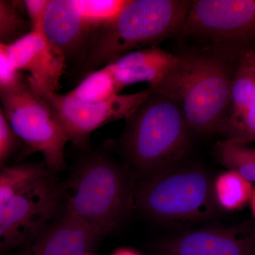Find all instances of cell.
<instances>
[{"label":"cell","mask_w":255,"mask_h":255,"mask_svg":"<svg viewBox=\"0 0 255 255\" xmlns=\"http://www.w3.org/2000/svg\"><path fill=\"white\" fill-rule=\"evenodd\" d=\"M135 178L107 152L84 156L60 182L63 211L101 238L119 231L134 207Z\"/></svg>","instance_id":"1"},{"label":"cell","mask_w":255,"mask_h":255,"mask_svg":"<svg viewBox=\"0 0 255 255\" xmlns=\"http://www.w3.org/2000/svg\"><path fill=\"white\" fill-rule=\"evenodd\" d=\"M126 122L119 150L138 182L187 162L193 133L172 99L152 90Z\"/></svg>","instance_id":"2"},{"label":"cell","mask_w":255,"mask_h":255,"mask_svg":"<svg viewBox=\"0 0 255 255\" xmlns=\"http://www.w3.org/2000/svg\"><path fill=\"white\" fill-rule=\"evenodd\" d=\"M179 55L172 73L150 90L177 103L192 133L219 134L236 71L232 57L221 50Z\"/></svg>","instance_id":"3"},{"label":"cell","mask_w":255,"mask_h":255,"mask_svg":"<svg viewBox=\"0 0 255 255\" xmlns=\"http://www.w3.org/2000/svg\"><path fill=\"white\" fill-rule=\"evenodd\" d=\"M191 3L187 0H128L117 17L95 33L80 64L82 75L130 52L180 34Z\"/></svg>","instance_id":"4"},{"label":"cell","mask_w":255,"mask_h":255,"mask_svg":"<svg viewBox=\"0 0 255 255\" xmlns=\"http://www.w3.org/2000/svg\"><path fill=\"white\" fill-rule=\"evenodd\" d=\"M214 179L202 167L184 162L155 177L140 181L134 207L159 224L188 226L214 218Z\"/></svg>","instance_id":"5"},{"label":"cell","mask_w":255,"mask_h":255,"mask_svg":"<svg viewBox=\"0 0 255 255\" xmlns=\"http://www.w3.org/2000/svg\"><path fill=\"white\" fill-rule=\"evenodd\" d=\"M0 99L13 132L41 154L50 172L57 175L63 172L66 167L68 137L50 107L33 92L27 80L23 81L18 77L9 85H1Z\"/></svg>","instance_id":"6"},{"label":"cell","mask_w":255,"mask_h":255,"mask_svg":"<svg viewBox=\"0 0 255 255\" xmlns=\"http://www.w3.org/2000/svg\"><path fill=\"white\" fill-rule=\"evenodd\" d=\"M63 211L60 182L47 170L0 204V253L21 246Z\"/></svg>","instance_id":"7"},{"label":"cell","mask_w":255,"mask_h":255,"mask_svg":"<svg viewBox=\"0 0 255 255\" xmlns=\"http://www.w3.org/2000/svg\"><path fill=\"white\" fill-rule=\"evenodd\" d=\"M180 34L220 48L255 43V0H194Z\"/></svg>","instance_id":"8"},{"label":"cell","mask_w":255,"mask_h":255,"mask_svg":"<svg viewBox=\"0 0 255 255\" xmlns=\"http://www.w3.org/2000/svg\"><path fill=\"white\" fill-rule=\"evenodd\" d=\"M33 92L50 107L69 142L83 148L88 145L92 132L111 122L126 120L152 93L149 88L135 93L119 94L105 102L85 103L74 100L66 94Z\"/></svg>","instance_id":"9"},{"label":"cell","mask_w":255,"mask_h":255,"mask_svg":"<svg viewBox=\"0 0 255 255\" xmlns=\"http://www.w3.org/2000/svg\"><path fill=\"white\" fill-rule=\"evenodd\" d=\"M159 255H255V226L251 223L186 231L157 243Z\"/></svg>","instance_id":"10"},{"label":"cell","mask_w":255,"mask_h":255,"mask_svg":"<svg viewBox=\"0 0 255 255\" xmlns=\"http://www.w3.org/2000/svg\"><path fill=\"white\" fill-rule=\"evenodd\" d=\"M15 71L29 73L27 81L33 91L58 92L68 62L65 55L42 31L31 30L7 46Z\"/></svg>","instance_id":"11"},{"label":"cell","mask_w":255,"mask_h":255,"mask_svg":"<svg viewBox=\"0 0 255 255\" xmlns=\"http://www.w3.org/2000/svg\"><path fill=\"white\" fill-rule=\"evenodd\" d=\"M100 29L78 11L73 0H49L42 31L67 62L82 63Z\"/></svg>","instance_id":"12"},{"label":"cell","mask_w":255,"mask_h":255,"mask_svg":"<svg viewBox=\"0 0 255 255\" xmlns=\"http://www.w3.org/2000/svg\"><path fill=\"white\" fill-rule=\"evenodd\" d=\"M101 238L63 211L22 245L21 255H87Z\"/></svg>","instance_id":"13"},{"label":"cell","mask_w":255,"mask_h":255,"mask_svg":"<svg viewBox=\"0 0 255 255\" xmlns=\"http://www.w3.org/2000/svg\"><path fill=\"white\" fill-rule=\"evenodd\" d=\"M179 59L180 55L153 46L130 52L106 66L113 73L121 90L142 82L152 89L172 73Z\"/></svg>","instance_id":"14"},{"label":"cell","mask_w":255,"mask_h":255,"mask_svg":"<svg viewBox=\"0 0 255 255\" xmlns=\"http://www.w3.org/2000/svg\"><path fill=\"white\" fill-rule=\"evenodd\" d=\"M215 200L220 209L235 211L249 204L253 183L234 170L228 169L214 179Z\"/></svg>","instance_id":"15"},{"label":"cell","mask_w":255,"mask_h":255,"mask_svg":"<svg viewBox=\"0 0 255 255\" xmlns=\"http://www.w3.org/2000/svg\"><path fill=\"white\" fill-rule=\"evenodd\" d=\"M121 91L113 73L105 66L87 74L78 86L65 94L79 102L99 103L113 98Z\"/></svg>","instance_id":"16"},{"label":"cell","mask_w":255,"mask_h":255,"mask_svg":"<svg viewBox=\"0 0 255 255\" xmlns=\"http://www.w3.org/2000/svg\"><path fill=\"white\" fill-rule=\"evenodd\" d=\"M249 145L233 139H223L215 146V155L225 167L236 171L253 183L255 182V148Z\"/></svg>","instance_id":"17"},{"label":"cell","mask_w":255,"mask_h":255,"mask_svg":"<svg viewBox=\"0 0 255 255\" xmlns=\"http://www.w3.org/2000/svg\"><path fill=\"white\" fill-rule=\"evenodd\" d=\"M48 170L43 164H26L0 171V204L29 187Z\"/></svg>","instance_id":"18"},{"label":"cell","mask_w":255,"mask_h":255,"mask_svg":"<svg viewBox=\"0 0 255 255\" xmlns=\"http://www.w3.org/2000/svg\"><path fill=\"white\" fill-rule=\"evenodd\" d=\"M128 0H73L78 11L99 28L114 21Z\"/></svg>","instance_id":"19"},{"label":"cell","mask_w":255,"mask_h":255,"mask_svg":"<svg viewBox=\"0 0 255 255\" xmlns=\"http://www.w3.org/2000/svg\"><path fill=\"white\" fill-rule=\"evenodd\" d=\"M31 30L29 21L21 17L12 4L0 0V43L11 44Z\"/></svg>","instance_id":"20"},{"label":"cell","mask_w":255,"mask_h":255,"mask_svg":"<svg viewBox=\"0 0 255 255\" xmlns=\"http://www.w3.org/2000/svg\"><path fill=\"white\" fill-rule=\"evenodd\" d=\"M251 143L255 142V95L243 120L228 138Z\"/></svg>","instance_id":"21"},{"label":"cell","mask_w":255,"mask_h":255,"mask_svg":"<svg viewBox=\"0 0 255 255\" xmlns=\"http://www.w3.org/2000/svg\"><path fill=\"white\" fill-rule=\"evenodd\" d=\"M48 1L49 0H25L23 1L31 30L42 31L43 18Z\"/></svg>","instance_id":"22"},{"label":"cell","mask_w":255,"mask_h":255,"mask_svg":"<svg viewBox=\"0 0 255 255\" xmlns=\"http://www.w3.org/2000/svg\"><path fill=\"white\" fill-rule=\"evenodd\" d=\"M9 127L6 121L0 114V158L4 155L9 143Z\"/></svg>","instance_id":"23"},{"label":"cell","mask_w":255,"mask_h":255,"mask_svg":"<svg viewBox=\"0 0 255 255\" xmlns=\"http://www.w3.org/2000/svg\"><path fill=\"white\" fill-rule=\"evenodd\" d=\"M236 57L248 64L255 73V48H244L235 53Z\"/></svg>","instance_id":"24"},{"label":"cell","mask_w":255,"mask_h":255,"mask_svg":"<svg viewBox=\"0 0 255 255\" xmlns=\"http://www.w3.org/2000/svg\"><path fill=\"white\" fill-rule=\"evenodd\" d=\"M249 204L251 206L252 215H253V217L255 218V187L253 188Z\"/></svg>","instance_id":"25"},{"label":"cell","mask_w":255,"mask_h":255,"mask_svg":"<svg viewBox=\"0 0 255 255\" xmlns=\"http://www.w3.org/2000/svg\"><path fill=\"white\" fill-rule=\"evenodd\" d=\"M112 255H137V253H134L131 251H129V250L126 249H122L119 250V251L116 252L114 254Z\"/></svg>","instance_id":"26"},{"label":"cell","mask_w":255,"mask_h":255,"mask_svg":"<svg viewBox=\"0 0 255 255\" xmlns=\"http://www.w3.org/2000/svg\"></svg>","instance_id":"27"}]
</instances>
